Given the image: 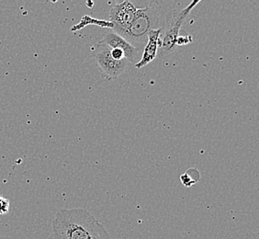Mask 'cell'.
I'll return each mask as SVG.
<instances>
[{"mask_svg": "<svg viewBox=\"0 0 259 239\" xmlns=\"http://www.w3.org/2000/svg\"><path fill=\"white\" fill-rule=\"evenodd\" d=\"M102 44L110 47V49H120L124 53L125 59L130 64H135V59L139 55V48L131 45L128 41L125 40L123 37L117 34L112 30H108L102 35Z\"/></svg>", "mask_w": 259, "mask_h": 239, "instance_id": "8992f818", "label": "cell"}, {"mask_svg": "<svg viewBox=\"0 0 259 239\" xmlns=\"http://www.w3.org/2000/svg\"><path fill=\"white\" fill-rule=\"evenodd\" d=\"M110 55H111L113 59L118 60V61L125 59L124 53L122 51L120 50V49H116V48L115 49H110Z\"/></svg>", "mask_w": 259, "mask_h": 239, "instance_id": "30bf717a", "label": "cell"}, {"mask_svg": "<svg viewBox=\"0 0 259 239\" xmlns=\"http://www.w3.org/2000/svg\"><path fill=\"white\" fill-rule=\"evenodd\" d=\"M137 8L131 1H122L111 7L109 21L113 24L112 31L124 37L127 29L134 19Z\"/></svg>", "mask_w": 259, "mask_h": 239, "instance_id": "5b68a950", "label": "cell"}, {"mask_svg": "<svg viewBox=\"0 0 259 239\" xmlns=\"http://www.w3.org/2000/svg\"><path fill=\"white\" fill-rule=\"evenodd\" d=\"M160 2H151V5L145 8H137L135 17L132 20L125 33V40L131 45H145L150 30L161 28V7Z\"/></svg>", "mask_w": 259, "mask_h": 239, "instance_id": "7a4b0ae2", "label": "cell"}, {"mask_svg": "<svg viewBox=\"0 0 259 239\" xmlns=\"http://www.w3.org/2000/svg\"><path fill=\"white\" fill-rule=\"evenodd\" d=\"M94 55L102 76L107 80L114 79L125 73L131 65L127 60H115L110 55V48L99 42L94 47Z\"/></svg>", "mask_w": 259, "mask_h": 239, "instance_id": "277c9868", "label": "cell"}, {"mask_svg": "<svg viewBox=\"0 0 259 239\" xmlns=\"http://www.w3.org/2000/svg\"><path fill=\"white\" fill-rule=\"evenodd\" d=\"M191 42H192V38H191L190 35H188V36H179V38L177 40V46L189 45Z\"/></svg>", "mask_w": 259, "mask_h": 239, "instance_id": "8fae6325", "label": "cell"}, {"mask_svg": "<svg viewBox=\"0 0 259 239\" xmlns=\"http://www.w3.org/2000/svg\"><path fill=\"white\" fill-rule=\"evenodd\" d=\"M10 210V201L0 195V214H6Z\"/></svg>", "mask_w": 259, "mask_h": 239, "instance_id": "9c48e42d", "label": "cell"}, {"mask_svg": "<svg viewBox=\"0 0 259 239\" xmlns=\"http://www.w3.org/2000/svg\"><path fill=\"white\" fill-rule=\"evenodd\" d=\"M55 239H111L104 226L87 210L61 209L53 221Z\"/></svg>", "mask_w": 259, "mask_h": 239, "instance_id": "6da1fadb", "label": "cell"}, {"mask_svg": "<svg viewBox=\"0 0 259 239\" xmlns=\"http://www.w3.org/2000/svg\"><path fill=\"white\" fill-rule=\"evenodd\" d=\"M162 31V27L156 30H150L147 35V43L145 46L144 53L139 62L135 64L136 68H142L145 65H148L152 61L156 58L160 45V35Z\"/></svg>", "mask_w": 259, "mask_h": 239, "instance_id": "52a82bcc", "label": "cell"}, {"mask_svg": "<svg viewBox=\"0 0 259 239\" xmlns=\"http://www.w3.org/2000/svg\"><path fill=\"white\" fill-rule=\"evenodd\" d=\"M199 3V0H195L183 9L179 10L174 8L167 12L160 35L159 49L157 53V56L159 58L171 55L176 51L178 47L177 40L179 38L180 29L188 16L190 15V11Z\"/></svg>", "mask_w": 259, "mask_h": 239, "instance_id": "3957f363", "label": "cell"}, {"mask_svg": "<svg viewBox=\"0 0 259 239\" xmlns=\"http://www.w3.org/2000/svg\"><path fill=\"white\" fill-rule=\"evenodd\" d=\"M88 25H97L101 28H106L109 30L113 29V24L109 20H97L89 15H84L79 22L76 25L73 26L71 28L72 31H77V30H83Z\"/></svg>", "mask_w": 259, "mask_h": 239, "instance_id": "ba28073f", "label": "cell"}]
</instances>
